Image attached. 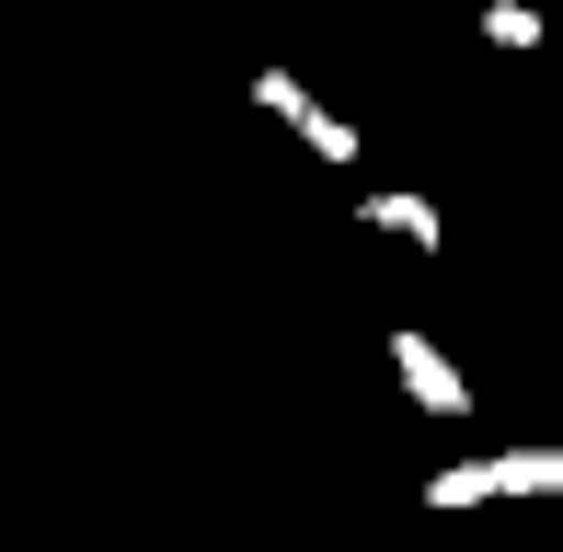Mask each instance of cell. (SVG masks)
<instances>
[{
  "label": "cell",
  "mask_w": 563,
  "mask_h": 552,
  "mask_svg": "<svg viewBox=\"0 0 563 552\" xmlns=\"http://www.w3.org/2000/svg\"><path fill=\"white\" fill-rule=\"evenodd\" d=\"M391 368H402V404H415V415H438V426L472 415V380L449 368V345L426 334V322H391Z\"/></svg>",
  "instance_id": "1"
},
{
  "label": "cell",
  "mask_w": 563,
  "mask_h": 552,
  "mask_svg": "<svg viewBox=\"0 0 563 552\" xmlns=\"http://www.w3.org/2000/svg\"><path fill=\"white\" fill-rule=\"evenodd\" d=\"M356 219H368L379 242H402V254H449V208H438V196H402V185H368V196H356Z\"/></svg>",
  "instance_id": "2"
},
{
  "label": "cell",
  "mask_w": 563,
  "mask_h": 552,
  "mask_svg": "<svg viewBox=\"0 0 563 552\" xmlns=\"http://www.w3.org/2000/svg\"><path fill=\"white\" fill-rule=\"evenodd\" d=\"M506 495H563V449H495V507Z\"/></svg>",
  "instance_id": "3"
},
{
  "label": "cell",
  "mask_w": 563,
  "mask_h": 552,
  "mask_svg": "<svg viewBox=\"0 0 563 552\" xmlns=\"http://www.w3.org/2000/svg\"><path fill=\"white\" fill-rule=\"evenodd\" d=\"M426 507H438V518L495 507V461H449V472H426Z\"/></svg>",
  "instance_id": "4"
},
{
  "label": "cell",
  "mask_w": 563,
  "mask_h": 552,
  "mask_svg": "<svg viewBox=\"0 0 563 552\" xmlns=\"http://www.w3.org/2000/svg\"><path fill=\"white\" fill-rule=\"evenodd\" d=\"M299 150H311L322 173H356V128H345L334 104H311V115H299Z\"/></svg>",
  "instance_id": "5"
},
{
  "label": "cell",
  "mask_w": 563,
  "mask_h": 552,
  "mask_svg": "<svg viewBox=\"0 0 563 552\" xmlns=\"http://www.w3.org/2000/svg\"><path fill=\"white\" fill-rule=\"evenodd\" d=\"M483 46L529 58V46H541V0H483Z\"/></svg>",
  "instance_id": "6"
},
{
  "label": "cell",
  "mask_w": 563,
  "mask_h": 552,
  "mask_svg": "<svg viewBox=\"0 0 563 552\" xmlns=\"http://www.w3.org/2000/svg\"><path fill=\"white\" fill-rule=\"evenodd\" d=\"M253 104H265V115H288V128H299V115H311L322 92L299 81V69H253Z\"/></svg>",
  "instance_id": "7"
}]
</instances>
